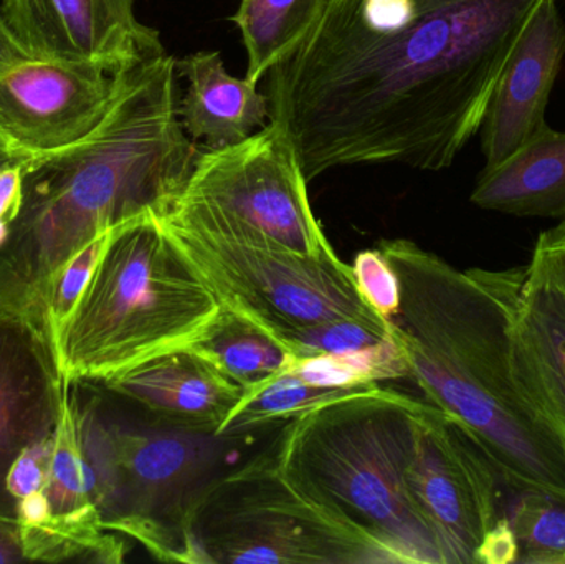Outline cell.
Masks as SVG:
<instances>
[{
    "instance_id": "obj_6",
    "label": "cell",
    "mask_w": 565,
    "mask_h": 564,
    "mask_svg": "<svg viewBox=\"0 0 565 564\" xmlns=\"http://www.w3.org/2000/svg\"><path fill=\"white\" fill-rule=\"evenodd\" d=\"M427 406L382 387L291 421L274 444L288 472L341 507L401 564H445L437 535L407 487Z\"/></svg>"
},
{
    "instance_id": "obj_29",
    "label": "cell",
    "mask_w": 565,
    "mask_h": 564,
    "mask_svg": "<svg viewBox=\"0 0 565 564\" xmlns=\"http://www.w3.org/2000/svg\"><path fill=\"white\" fill-rule=\"evenodd\" d=\"M26 58H32V55L23 49L22 43L10 29L0 7V75L12 66L25 62Z\"/></svg>"
},
{
    "instance_id": "obj_1",
    "label": "cell",
    "mask_w": 565,
    "mask_h": 564,
    "mask_svg": "<svg viewBox=\"0 0 565 564\" xmlns=\"http://www.w3.org/2000/svg\"><path fill=\"white\" fill-rule=\"evenodd\" d=\"M543 0H328L267 73L270 121L309 181L355 164L444 171L480 131Z\"/></svg>"
},
{
    "instance_id": "obj_5",
    "label": "cell",
    "mask_w": 565,
    "mask_h": 564,
    "mask_svg": "<svg viewBox=\"0 0 565 564\" xmlns=\"http://www.w3.org/2000/svg\"><path fill=\"white\" fill-rule=\"evenodd\" d=\"M68 404L102 525L161 562L195 564L192 520L221 476L231 439L142 426L119 411L111 390L92 381L70 383Z\"/></svg>"
},
{
    "instance_id": "obj_28",
    "label": "cell",
    "mask_w": 565,
    "mask_h": 564,
    "mask_svg": "<svg viewBox=\"0 0 565 564\" xmlns=\"http://www.w3.org/2000/svg\"><path fill=\"white\" fill-rule=\"evenodd\" d=\"M30 560L29 545L20 522L0 520V563H26Z\"/></svg>"
},
{
    "instance_id": "obj_23",
    "label": "cell",
    "mask_w": 565,
    "mask_h": 564,
    "mask_svg": "<svg viewBox=\"0 0 565 564\" xmlns=\"http://www.w3.org/2000/svg\"><path fill=\"white\" fill-rule=\"evenodd\" d=\"M521 564H565V502L541 492H518L508 513Z\"/></svg>"
},
{
    "instance_id": "obj_9",
    "label": "cell",
    "mask_w": 565,
    "mask_h": 564,
    "mask_svg": "<svg viewBox=\"0 0 565 564\" xmlns=\"http://www.w3.org/2000/svg\"><path fill=\"white\" fill-rule=\"evenodd\" d=\"M161 214L312 257H338L312 212L295 148L271 121L238 145L202 151Z\"/></svg>"
},
{
    "instance_id": "obj_10",
    "label": "cell",
    "mask_w": 565,
    "mask_h": 564,
    "mask_svg": "<svg viewBox=\"0 0 565 564\" xmlns=\"http://www.w3.org/2000/svg\"><path fill=\"white\" fill-rule=\"evenodd\" d=\"M500 470L477 437L438 407L418 419L407 487L444 552L445 564H475V553L503 512Z\"/></svg>"
},
{
    "instance_id": "obj_32",
    "label": "cell",
    "mask_w": 565,
    "mask_h": 564,
    "mask_svg": "<svg viewBox=\"0 0 565 564\" xmlns=\"http://www.w3.org/2000/svg\"><path fill=\"white\" fill-rule=\"evenodd\" d=\"M0 145L6 146V148H9V145H7L6 138H3L2 131H0ZM10 151H12V149H10Z\"/></svg>"
},
{
    "instance_id": "obj_30",
    "label": "cell",
    "mask_w": 565,
    "mask_h": 564,
    "mask_svg": "<svg viewBox=\"0 0 565 564\" xmlns=\"http://www.w3.org/2000/svg\"><path fill=\"white\" fill-rule=\"evenodd\" d=\"M540 238L546 244V247L559 258L565 270V219L561 221L559 224L554 225L553 228L541 232Z\"/></svg>"
},
{
    "instance_id": "obj_16",
    "label": "cell",
    "mask_w": 565,
    "mask_h": 564,
    "mask_svg": "<svg viewBox=\"0 0 565 564\" xmlns=\"http://www.w3.org/2000/svg\"><path fill=\"white\" fill-rule=\"evenodd\" d=\"M102 384L166 423L212 434L247 393L191 350L156 358Z\"/></svg>"
},
{
    "instance_id": "obj_15",
    "label": "cell",
    "mask_w": 565,
    "mask_h": 564,
    "mask_svg": "<svg viewBox=\"0 0 565 564\" xmlns=\"http://www.w3.org/2000/svg\"><path fill=\"white\" fill-rule=\"evenodd\" d=\"M565 58V22L557 0H543L521 35L481 123L487 166L513 155L547 125L551 93Z\"/></svg>"
},
{
    "instance_id": "obj_12",
    "label": "cell",
    "mask_w": 565,
    "mask_h": 564,
    "mask_svg": "<svg viewBox=\"0 0 565 564\" xmlns=\"http://www.w3.org/2000/svg\"><path fill=\"white\" fill-rule=\"evenodd\" d=\"M66 411L68 383L45 324L0 308V520L19 522L12 470L53 436Z\"/></svg>"
},
{
    "instance_id": "obj_27",
    "label": "cell",
    "mask_w": 565,
    "mask_h": 564,
    "mask_svg": "<svg viewBox=\"0 0 565 564\" xmlns=\"http://www.w3.org/2000/svg\"><path fill=\"white\" fill-rule=\"evenodd\" d=\"M520 558V545L510 517L503 515L481 540L475 564H514Z\"/></svg>"
},
{
    "instance_id": "obj_19",
    "label": "cell",
    "mask_w": 565,
    "mask_h": 564,
    "mask_svg": "<svg viewBox=\"0 0 565 564\" xmlns=\"http://www.w3.org/2000/svg\"><path fill=\"white\" fill-rule=\"evenodd\" d=\"M328 0H242L232 22L241 30L248 55L247 76L260 83L301 45Z\"/></svg>"
},
{
    "instance_id": "obj_22",
    "label": "cell",
    "mask_w": 565,
    "mask_h": 564,
    "mask_svg": "<svg viewBox=\"0 0 565 564\" xmlns=\"http://www.w3.org/2000/svg\"><path fill=\"white\" fill-rule=\"evenodd\" d=\"M280 374H292L318 386H359L377 384V381L411 377V370L401 348L392 337L391 341L352 353L305 360L289 358Z\"/></svg>"
},
{
    "instance_id": "obj_11",
    "label": "cell",
    "mask_w": 565,
    "mask_h": 564,
    "mask_svg": "<svg viewBox=\"0 0 565 564\" xmlns=\"http://www.w3.org/2000/svg\"><path fill=\"white\" fill-rule=\"evenodd\" d=\"M119 73L35 56L7 70L0 75V131L7 145L20 158H33L82 141L108 113Z\"/></svg>"
},
{
    "instance_id": "obj_7",
    "label": "cell",
    "mask_w": 565,
    "mask_h": 564,
    "mask_svg": "<svg viewBox=\"0 0 565 564\" xmlns=\"http://www.w3.org/2000/svg\"><path fill=\"white\" fill-rule=\"evenodd\" d=\"M191 539L195 564H401L341 507L288 472L275 446L211 483Z\"/></svg>"
},
{
    "instance_id": "obj_8",
    "label": "cell",
    "mask_w": 565,
    "mask_h": 564,
    "mask_svg": "<svg viewBox=\"0 0 565 564\" xmlns=\"http://www.w3.org/2000/svg\"><path fill=\"white\" fill-rule=\"evenodd\" d=\"M158 217L222 307L264 330L288 354L295 338L308 328L339 320L387 321L365 304L352 268L339 257H312L171 215Z\"/></svg>"
},
{
    "instance_id": "obj_2",
    "label": "cell",
    "mask_w": 565,
    "mask_h": 564,
    "mask_svg": "<svg viewBox=\"0 0 565 564\" xmlns=\"http://www.w3.org/2000/svg\"><path fill=\"white\" fill-rule=\"evenodd\" d=\"M179 99L174 56H152L119 73L108 113L82 141L23 158L19 202L0 231V308L45 324L50 284L78 252L171 204L202 155Z\"/></svg>"
},
{
    "instance_id": "obj_3",
    "label": "cell",
    "mask_w": 565,
    "mask_h": 564,
    "mask_svg": "<svg viewBox=\"0 0 565 564\" xmlns=\"http://www.w3.org/2000/svg\"><path fill=\"white\" fill-rule=\"evenodd\" d=\"M398 281L392 337L427 403L460 421L504 486L565 502V456L514 366V297L523 267L458 270L407 238L377 244Z\"/></svg>"
},
{
    "instance_id": "obj_17",
    "label": "cell",
    "mask_w": 565,
    "mask_h": 564,
    "mask_svg": "<svg viewBox=\"0 0 565 564\" xmlns=\"http://www.w3.org/2000/svg\"><path fill=\"white\" fill-rule=\"evenodd\" d=\"M185 92L179 99L182 128L205 151L231 148L270 121L267 95L257 83L232 76L218 52H198L175 60Z\"/></svg>"
},
{
    "instance_id": "obj_13",
    "label": "cell",
    "mask_w": 565,
    "mask_h": 564,
    "mask_svg": "<svg viewBox=\"0 0 565 564\" xmlns=\"http://www.w3.org/2000/svg\"><path fill=\"white\" fill-rule=\"evenodd\" d=\"M138 0H2L3 15L35 58L86 62L119 73L164 53L136 13Z\"/></svg>"
},
{
    "instance_id": "obj_24",
    "label": "cell",
    "mask_w": 565,
    "mask_h": 564,
    "mask_svg": "<svg viewBox=\"0 0 565 564\" xmlns=\"http://www.w3.org/2000/svg\"><path fill=\"white\" fill-rule=\"evenodd\" d=\"M391 340V321H384V323L358 320L331 321V323L301 331L289 348V357L295 360H305V358L352 353V351L377 347Z\"/></svg>"
},
{
    "instance_id": "obj_14",
    "label": "cell",
    "mask_w": 565,
    "mask_h": 564,
    "mask_svg": "<svg viewBox=\"0 0 565 564\" xmlns=\"http://www.w3.org/2000/svg\"><path fill=\"white\" fill-rule=\"evenodd\" d=\"M514 366L565 456V270L537 237L514 297Z\"/></svg>"
},
{
    "instance_id": "obj_26",
    "label": "cell",
    "mask_w": 565,
    "mask_h": 564,
    "mask_svg": "<svg viewBox=\"0 0 565 564\" xmlns=\"http://www.w3.org/2000/svg\"><path fill=\"white\" fill-rule=\"evenodd\" d=\"M351 268L355 287L365 304L384 320L397 317L401 311V281L381 248L359 252Z\"/></svg>"
},
{
    "instance_id": "obj_20",
    "label": "cell",
    "mask_w": 565,
    "mask_h": 564,
    "mask_svg": "<svg viewBox=\"0 0 565 564\" xmlns=\"http://www.w3.org/2000/svg\"><path fill=\"white\" fill-rule=\"evenodd\" d=\"M377 384L318 386L292 374H278L255 390L247 391L215 436L235 439L265 427L288 424L312 411L349 397L379 393Z\"/></svg>"
},
{
    "instance_id": "obj_31",
    "label": "cell",
    "mask_w": 565,
    "mask_h": 564,
    "mask_svg": "<svg viewBox=\"0 0 565 564\" xmlns=\"http://www.w3.org/2000/svg\"><path fill=\"white\" fill-rule=\"evenodd\" d=\"M9 158H20V156H17L15 152L10 151V149L6 148V146L0 145V161Z\"/></svg>"
},
{
    "instance_id": "obj_4",
    "label": "cell",
    "mask_w": 565,
    "mask_h": 564,
    "mask_svg": "<svg viewBox=\"0 0 565 564\" xmlns=\"http://www.w3.org/2000/svg\"><path fill=\"white\" fill-rule=\"evenodd\" d=\"M221 310L156 212H145L106 232L88 284L53 337L60 370L68 384L106 383L189 350Z\"/></svg>"
},
{
    "instance_id": "obj_18",
    "label": "cell",
    "mask_w": 565,
    "mask_h": 564,
    "mask_svg": "<svg viewBox=\"0 0 565 564\" xmlns=\"http://www.w3.org/2000/svg\"><path fill=\"white\" fill-rule=\"evenodd\" d=\"M470 201L514 217L565 219V131L550 125L493 166H484Z\"/></svg>"
},
{
    "instance_id": "obj_25",
    "label": "cell",
    "mask_w": 565,
    "mask_h": 564,
    "mask_svg": "<svg viewBox=\"0 0 565 564\" xmlns=\"http://www.w3.org/2000/svg\"><path fill=\"white\" fill-rule=\"evenodd\" d=\"M105 235L93 241L88 247L75 255L62 270L56 274L46 291L45 324L50 337H55L66 318L72 313L82 295L83 288L92 277L93 268L98 262L99 252L105 244Z\"/></svg>"
},
{
    "instance_id": "obj_21",
    "label": "cell",
    "mask_w": 565,
    "mask_h": 564,
    "mask_svg": "<svg viewBox=\"0 0 565 564\" xmlns=\"http://www.w3.org/2000/svg\"><path fill=\"white\" fill-rule=\"evenodd\" d=\"M189 350L247 391L278 376L291 358L264 330L224 307Z\"/></svg>"
}]
</instances>
